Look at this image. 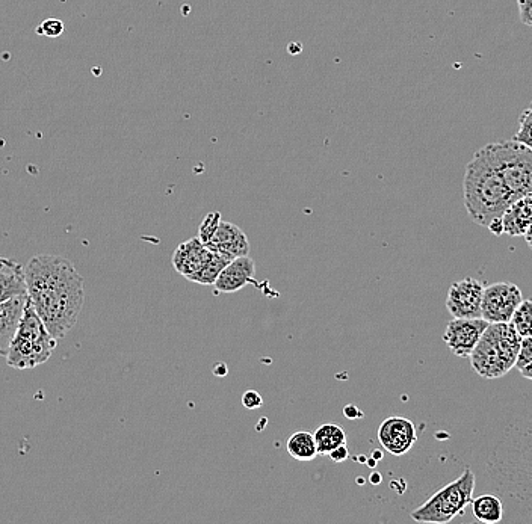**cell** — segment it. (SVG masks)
Here are the masks:
<instances>
[{
  "mask_svg": "<svg viewBox=\"0 0 532 524\" xmlns=\"http://www.w3.org/2000/svg\"><path fill=\"white\" fill-rule=\"evenodd\" d=\"M29 303L56 340L75 327L85 304V281L69 259L40 254L25 266Z\"/></svg>",
  "mask_w": 532,
  "mask_h": 524,
  "instance_id": "obj_1",
  "label": "cell"
},
{
  "mask_svg": "<svg viewBox=\"0 0 532 524\" xmlns=\"http://www.w3.org/2000/svg\"><path fill=\"white\" fill-rule=\"evenodd\" d=\"M463 189L464 206L469 218L486 229L492 222L502 219L505 210L514 203L513 195L487 145L475 153L466 167Z\"/></svg>",
  "mask_w": 532,
  "mask_h": 524,
  "instance_id": "obj_2",
  "label": "cell"
},
{
  "mask_svg": "<svg viewBox=\"0 0 532 524\" xmlns=\"http://www.w3.org/2000/svg\"><path fill=\"white\" fill-rule=\"evenodd\" d=\"M522 336L511 322L489 324L471 354V366L481 378L498 380L516 367Z\"/></svg>",
  "mask_w": 532,
  "mask_h": 524,
  "instance_id": "obj_3",
  "label": "cell"
},
{
  "mask_svg": "<svg viewBox=\"0 0 532 524\" xmlns=\"http://www.w3.org/2000/svg\"><path fill=\"white\" fill-rule=\"evenodd\" d=\"M58 340L50 334L32 304H26L19 330L8 349L7 363L14 369H35L49 361Z\"/></svg>",
  "mask_w": 532,
  "mask_h": 524,
  "instance_id": "obj_4",
  "label": "cell"
},
{
  "mask_svg": "<svg viewBox=\"0 0 532 524\" xmlns=\"http://www.w3.org/2000/svg\"><path fill=\"white\" fill-rule=\"evenodd\" d=\"M475 475L471 469L464 470L451 484L440 488L427 502L412 511L410 517L416 523L445 524L463 514L474 500Z\"/></svg>",
  "mask_w": 532,
  "mask_h": 524,
  "instance_id": "obj_5",
  "label": "cell"
},
{
  "mask_svg": "<svg viewBox=\"0 0 532 524\" xmlns=\"http://www.w3.org/2000/svg\"><path fill=\"white\" fill-rule=\"evenodd\" d=\"M498 167L499 173L504 177L514 201L523 195L532 192V150L520 142L510 141L493 142L487 145Z\"/></svg>",
  "mask_w": 532,
  "mask_h": 524,
  "instance_id": "obj_6",
  "label": "cell"
},
{
  "mask_svg": "<svg viewBox=\"0 0 532 524\" xmlns=\"http://www.w3.org/2000/svg\"><path fill=\"white\" fill-rule=\"evenodd\" d=\"M522 290L514 283H495L484 287L483 318L489 324L511 322L522 303Z\"/></svg>",
  "mask_w": 532,
  "mask_h": 524,
  "instance_id": "obj_7",
  "label": "cell"
},
{
  "mask_svg": "<svg viewBox=\"0 0 532 524\" xmlns=\"http://www.w3.org/2000/svg\"><path fill=\"white\" fill-rule=\"evenodd\" d=\"M484 284L468 277L451 284L446 309L452 318H483Z\"/></svg>",
  "mask_w": 532,
  "mask_h": 524,
  "instance_id": "obj_8",
  "label": "cell"
},
{
  "mask_svg": "<svg viewBox=\"0 0 532 524\" xmlns=\"http://www.w3.org/2000/svg\"><path fill=\"white\" fill-rule=\"evenodd\" d=\"M487 327L489 322L484 318H454L446 325L443 342L452 354L469 358Z\"/></svg>",
  "mask_w": 532,
  "mask_h": 524,
  "instance_id": "obj_9",
  "label": "cell"
},
{
  "mask_svg": "<svg viewBox=\"0 0 532 524\" xmlns=\"http://www.w3.org/2000/svg\"><path fill=\"white\" fill-rule=\"evenodd\" d=\"M416 440H418V435H416L415 423L406 417H389L378 428V441L389 454L395 457L406 455L415 446Z\"/></svg>",
  "mask_w": 532,
  "mask_h": 524,
  "instance_id": "obj_10",
  "label": "cell"
},
{
  "mask_svg": "<svg viewBox=\"0 0 532 524\" xmlns=\"http://www.w3.org/2000/svg\"><path fill=\"white\" fill-rule=\"evenodd\" d=\"M212 257H214V251L209 250L197 236L180 244L174 251L171 262L180 275H183L186 280H191L195 274L205 269Z\"/></svg>",
  "mask_w": 532,
  "mask_h": 524,
  "instance_id": "obj_11",
  "label": "cell"
},
{
  "mask_svg": "<svg viewBox=\"0 0 532 524\" xmlns=\"http://www.w3.org/2000/svg\"><path fill=\"white\" fill-rule=\"evenodd\" d=\"M206 247L230 260L250 254V241L244 230L239 229L233 222L223 221V219Z\"/></svg>",
  "mask_w": 532,
  "mask_h": 524,
  "instance_id": "obj_12",
  "label": "cell"
},
{
  "mask_svg": "<svg viewBox=\"0 0 532 524\" xmlns=\"http://www.w3.org/2000/svg\"><path fill=\"white\" fill-rule=\"evenodd\" d=\"M256 263L250 256L236 257L221 272L215 281L214 287L217 293H236L244 289L248 284L256 283Z\"/></svg>",
  "mask_w": 532,
  "mask_h": 524,
  "instance_id": "obj_13",
  "label": "cell"
},
{
  "mask_svg": "<svg viewBox=\"0 0 532 524\" xmlns=\"http://www.w3.org/2000/svg\"><path fill=\"white\" fill-rule=\"evenodd\" d=\"M28 301V293H25L0 303V357H7Z\"/></svg>",
  "mask_w": 532,
  "mask_h": 524,
  "instance_id": "obj_14",
  "label": "cell"
},
{
  "mask_svg": "<svg viewBox=\"0 0 532 524\" xmlns=\"http://www.w3.org/2000/svg\"><path fill=\"white\" fill-rule=\"evenodd\" d=\"M532 226V192L517 198L502 215V227L504 235L517 238L525 236L529 227Z\"/></svg>",
  "mask_w": 532,
  "mask_h": 524,
  "instance_id": "obj_15",
  "label": "cell"
},
{
  "mask_svg": "<svg viewBox=\"0 0 532 524\" xmlns=\"http://www.w3.org/2000/svg\"><path fill=\"white\" fill-rule=\"evenodd\" d=\"M28 293L25 268L7 257H0V303Z\"/></svg>",
  "mask_w": 532,
  "mask_h": 524,
  "instance_id": "obj_16",
  "label": "cell"
},
{
  "mask_svg": "<svg viewBox=\"0 0 532 524\" xmlns=\"http://www.w3.org/2000/svg\"><path fill=\"white\" fill-rule=\"evenodd\" d=\"M286 451L294 460L313 461L318 457V446H316L315 435L307 431L295 432L286 441Z\"/></svg>",
  "mask_w": 532,
  "mask_h": 524,
  "instance_id": "obj_17",
  "label": "cell"
},
{
  "mask_svg": "<svg viewBox=\"0 0 532 524\" xmlns=\"http://www.w3.org/2000/svg\"><path fill=\"white\" fill-rule=\"evenodd\" d=\"M472 514L484 524H496L504 517L501 499L493 494H484L472 500Z\"/></svg>",
  "mask_w": 532,
  "mask_h": 524,
  "instance_id": "obj_18",
  "label": "cell"
},
{
  "mask_svg": "<svg viewBox=\"0 0 532 524\" xmlns=\"http://www.w3.org/2000/svg\"><path fill=\"white\" fill-rule=\"evenodd\" d=\"M313 435H315L319 455H330L336 447L347 444V432L335 423H325L319 426L318 431Z\"/></svg>",
  "mask_w": 532,
  "mask_h": 524,
  "instance_id": "obj_19",
  "label": "cell"
},
{
  "mask_svg": "<svg viewBox=\"0 0 532 524\" xmlns=\"http://www.w3.org/2000/svg\"><path fill=\"white\" fill-rule=\"evenodd\" d=\"M230 262H232V260L227 259V257L214 253V257H212L211 262L205 266V269L198 272V274H195L189 281H192V283L203 284V286H214L215 281H217V278L220 277L223 269L226 268Z\"/></svg>",
  "mask_w": 532,
  "mask_h": 524,
  "instance_id": "obj_20",
  "label": "cell"
},
{
  "mask_svg": "<svg viewBox=\"0 0 532 524\" xmlns=\"http://www.w3.org/2000/svg\"><path fill=\"white\" fill-rule=\"evenodd\" d=\"M511 324L522 337H532V299H525L517 307Z\"/></svg>",
  "mask_w": 532,
  "mask_h": 524,
  "instance_id": "obj_21",
  "label": "cell"
},
{
  "mask_svg": "<svg viewBox=\"0 0 532 524\" xmlns=\"http://www.w3.org/2000/svg\"><path fill=\"white\" fill-rule=\"evenodd\" d=\"M514 141L520 142L532 150V103L522 112L519 118V130L513 136Z\"/></svg>",
  "mask_w": 532,
  "mask_h": 524,
  "instance_id": "obj_22",
  "label": "cell"
},
{
  "mask_svg": "<svg viewBox=\"0 0 532 524\" xmlns=\"http://www.w3.org/2000/svg\"><path fill=\"white\" fill-rule=\"evenodd\" d=\"M221 213L220 212H211L205 216L202 224L198 227V239L203 242V244H208L211 241L214 233L217 232L218 226H220Z\"/></svg>",
  "mask_w": 532,
  "mask_h": 524,
  "instance_id": "obj_23",
  "label": "cell"
},
{
  "mask_svg": "<svg viewBox=\"0 0 532 524\" xmlns=\"http://www.w3.org/2000/svg\"><path fill=\"white\" fill-rule=\"evenodd\" d=\"M64 22L59 19H47L37 28L38 35H44L47 38H58L64 34Z\"/></svg>",
  "mask_w": 532,
  "mask_h": 524,
  "instance_id": "obj_24",
  "label": "cell"
},
{
  "mask_svg": "<svg viewBox=\"0 0 532 524\" xmlns=\"http://www.w3.org/2000/svg\"><path fill=\"white\" fill-rule=\"evenodd\" d=\"M532 361V337H522L519 355H517L516 367L522 369Z\"/></svg>",
  "mask_w": 532,
  "mask_h": 524,
  "instance_id": "obj_25",
  "label": "cell"
},
{
  "mask_svg": "<svg viewBox=\"0 0 532 524\" xmlns=\"http://www.w3.org/2000/svg\"><path fill=\"white\" fill-rule=\"evenodd\" d=\"M242 405H244L247 410H257V408L262 407L263 398L256 392V390H248L242 396Z\"/></svg>",
  "mask_w": 532,
  "mask_h": 524,
  "instance_id": "obj_26",
  "label": "cell"
},
{
  "mask_svg": "<svg viewBox=\"0 0 532 524\" xmlns=\"http://www.w3.org/2000/svg\"><path fill=\"white\" fill-rule=\"evenodd\" d=\"M520 22L532 28V0H517Z\"/></svg>",
  "mask_w": 532,
  "mask_h": 524,
  "instance_id": "obj_27",
  "label": "cell"
},
{
  "mask_svg": "<svg viewBox=\"0 0 532 524\" xmlns=\"http://www.w3.org/2000/svg\"><path fill=\"white\" fill-rule=\"evenodd\" d=\"M348 455H350V452H348L347 444H342V446L336 447L335 451L331 452L330 458L335 463L341 464L348 460Z\"/></svg>",
  "mask_w": 532,
  "mask_h": 524,
  "instance_id": "obj_28",
  "label": "cell"
},
{
  "mask_svg": "<svg viewBox=\"0 0 532 524\" xmlns=\"http://www.w3.org/2000/svg\"><path fill=\"white\" fill-rule=\"evenodd\" d=\"M344 414L347 419L356 420L362 419L363 413L356 407V405H348L344 408Z\"/></svg>",
  "mask_w": 532,
  "mask_h": 524,
  "instance_id": "obj_29",
  "label": "cell"
},
{
  "mask_svg": "<svg viewBox=\"0 0 532 524\" xmlns=\"http://www.w3.org/2000/svg\"><path fill=\"white\" fill-rule=\"evenodd\" d=\"M519 372L523 378L532 381V361L531 363L526 364V366H523L522 369H519Z\"/></svg>",
  "mask_w": 532,
  "mask_h": 524,
  "instance_id": "obj_30",
  "label": "cell"
},
{
  "mask_svg": "<svg viewBox=\"0 0 532 524\" xmlns=\"http://www.w3.org/2000/svg\"><path fill=\"white\" fill-rule=\"evenodd\" d=\"M289 53L291 55H300L301 50H303V44L301 43H291L288 46Z\"/></svg>",
  "mask_w": 532,
  "mask_h": 524,
  "instance_id": "obj_31",
  "label": "cell"
},
{
  "mask_svg": "<svg viewBox=\"0 0 532 524\" xmlns=\"http://www.w3.org/2000/svg\"><path fill=\"white\" fill-rule=\"evenodd\" d=\"M523 238H525L526 244H528L529 248L532 250V226L529 227L528 232L525 233Z\"/></svg>",
  "mask_w": 532,
  "mask_h": 524,
  "instance_id": "obj_32",
  "label": "cell"
},
{
  "mask_svg": "<svg viewBox=\"0 0 532 524\" xmlns=\"http://www.w3.org/2000/svg\"><path fill=\"white\" fill-rule=\"evenodd\" d=\"M371 481L374 482V484H378V482H380V475H378V473H374V475H372Z\"/></svg>",
  "mask_w": 532,
  "mask_h": 524,
  "instance_id": "obj_33",
  "label": "cell"
}]
</instances>
